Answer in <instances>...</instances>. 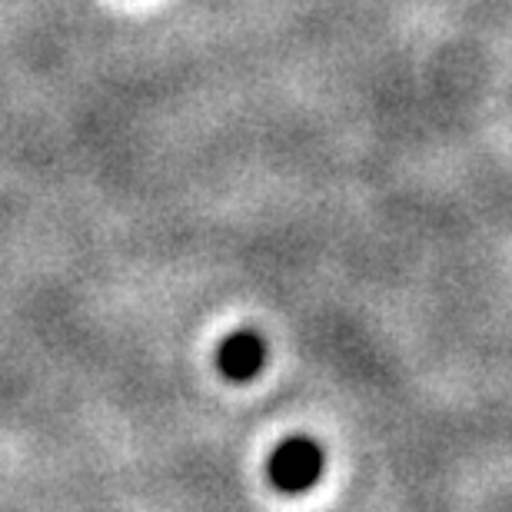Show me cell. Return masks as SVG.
<instances>
[{
	"label": "cell",
	"instance_id": "cell-2",
	"mask_svg": "<svg viewBox=\"0 0 512 512\" xmlns=\"http://www.w3.org/2000/svg\"><path fill=\"white\" fill-rule=\"evenodd\" d=\"M266 363V346L256 333H233L223 340L220 353H217V366L220 373L227 376L230 383H247L256 373L263 370Z\"/></svg>",
	"mask_w": 512,
	"mask_h": 512
},
{
	"label": "cell",
	"instance_id": "cell-1",
	"mask_svg": "<svg viewBox=\"0 0 512 512\" xmlns=\"http://www.w3.org/2000/svg\"><path fill=\"white\" fill-rule=\"evenodd\" d=\"M266 473L280 493H306L323 473V449L313 439H286L270 456Z\"/></svg>",
	"mask_w": 512,
	"mask_h": 512
}]
</instances>
